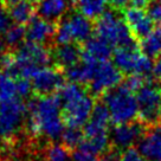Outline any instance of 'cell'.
I'll return each instance as SVG.
<instances>
[{
  "instance_id": "5",
  "label": "cell",
  "mask_w": 161,
  "mask_h": 161,
  "mask_svg": "<svg viewBox=\"0 0 161 161\" xmlns=\"http://www.w3.org/2000/svg\"><path fill=\"white\" fill-rule=\"evenodd\" d=\"M95 36L107 42L114 49L126 46H139V42L131 35L123 15L117 10H108L97 19Z\"/></svg>"
},
{
  "instance_id": "4",
  "label": "cell",
  "mask_w": 161,
  "mask_h": 161,
  "mask_svg": "<svg viewBox=\"0 0 161 161\" xmlns=\"http://www.w3.org/2000/svg\"><path fill=\"white\" fill-rule=\"evenodd\" d=\"M102 102L107 107L114 125L127 123L137 119L139 107L135 92L123 82L102 95Z\"/></svg>"
},
{
  "instance_id": "28",
  "label": "cell",
  "mask_w": 161,
  "mask_h": 161,
  "mask_svg": "<svg viewBox=\"0 0 161 161\" xmlns=\"http://www.w3.org/2000/svg\"><path fill=\"white\" fill-rule=\"evenodd\" d=\"M151 0H109L110 5L115 10H125L127 7H143L146 8Z\"/></svg>"
},
{
  "instance_id": "7",
  "label": "cell",
  "mask_w": 161,
  "mask_h": 161,
  "mask_svg": "<svg viewBox=\"0 0 161 161\" xmlns=\"http://www.w3.org/2000/svg\"><path fill=\"white\" fill-rule=\"evenodd\" d=\"M92 20L77 12H71L56 24L55 40L57 44H84L94 36Z\"/></svg>"
},
{
  "instance_id": "18",
  "label": "cell",
  "mask_w": 161,
  "mask_h": 161,
  "mask_svg": "<svg viewBox=\"0 0 161 161\" xmlns=\"http://www.w3.org/2000/svg\"><path fill=\"white\" fill-rule=\"evenodd\" d=\"M75 0H38L36 3V12L40 18L57 24L64 18Z\"/></svg>"
},
{
  "instance_id": "23",
  "label": "cell",
  "mask_w": 161,
  "mask_h": 161,
  "mask_svg": "<svg viewBox=\"0 0 161 161\" xmlns=\"http://www.w3.org/2000/svg\"><path fill=\"white\" fill-rule=\"evenodd\" d=\"M60 140L66 148H69L70 151H74L84 140L83 129L80 127L65 126L64 130L62 133V136H60Z\"/></svg>"
},
{
  "instance_id": "25",
  "label": "cell",
  "mask_w": 161,
  "mask_h": 161,
  "mask_svg": "<svg viewBox=\"0 0 161 161\" xmlns=\"http://www.w3.org/2000/svg\"><path fill=\"white\" fill-rule=\"evenodd\" d=\"M70 149L63 143H50L45 149V161H70Z\"/></svg>"
},
{
  "instance_id": "26",
  "label": "cell",
  "mask_w": 161,
  "mask_h": 161,
  "mask_svg": "<svg viewBox=\"0 0 161 161\" xmlns=\"http://www.w3.org/2000/svg\"><path fill=\"white\" fill-rule=\"evenodd\" d=\"M71 158L74 161H98V155H96L94 152L88 149L82 143L72 151Z\"/></svg>"
},
{
  "instance_id": "20",
  "label": "cell",
  "mask_w": 161,
  "mask_h": 161,
  "mask_svg": "<svg viewBox=\"0 0 161 161\" xmlns=\"http://www.w3.org/2000/svg\"><path fill=\"white\" fill-rule=\"evenodd\" d=\"M11 18L14 24L26 25L32 18L36 11L33 3L30 0H15L12 4L7 5Z\"/></svg>"
},
{
  "instance_id": "30",
  "label": "cell",
  "mask_w": 161,
  "mask_h": 161,
  "mask_svg": "<svg viewBox=\"0 0 161 161\" xmlns=\"http://www.w3.org/2000/svg\"><path fill=\"white\" fill-rule=\"evenodd\" d=\"M153 74L155 77L161 80V55L158 56L154 62V68H153Z\"/></svg>"
},
{
  "instance_id": "1",
  "label": "cell",
  "mask_w": 161,
  "mask_h": 161,
  "mask_svg": "<svg viewBox=\"0 0 161 161\" xmlns=\"http://www.w3.org/2000/svg\"><path fill=\"white\" fill-rule=\"evenodd\" d=\"M26 129L36 139L56 141L65 128L57 94L36 96L27 104Z\"/></svg>"
},
{
  "instance_id": "27",
  "label": "cell",
  "mask_w": 161,
  "mask_h": 161,
  "mask_svg": "<svg viewBox=\"0 0 161 161\" xmlns=\"http://www.w3.org/2000/svg\"><path fill=\"white\" fill-rule=\"evenodd\" d=\"M13 20L11 18L10 11L7 5L0 1V35L4 36L8 31L11 26L13 25Z\"/></svg>"
},
{
  "instance_id": "32",
  "label": "cell",
  "mask_w": 161,
  "mask_h": 161,
  "mask_svg": "<svg viewBox=\"0 0 161 161\" xmlns=\"http://www.w3.org/2000/svg\"><path fill=\"white\" fill-rule=\"evenodd\" d=\"M98 161H116V160L113 158V155H108V156H106V158H103V159H101V160H98Z\"/></svg>"
},
{
  "instance_id": "9",
  "label": "cell",
  "mask_w": 161,
  "mask_h": 161,
  "mask_svg": "<svg viewBox=\"0 0 161 161\" xmlns=\"http://www.w3.org/2000/svg\"><path fill=\"white\" fill-rule=\"evenodd\" d=\"M135 96L139 107L137 120L147 127L160 123L161 86L149 78L135 91Z\"/></svg>"
},
{
  "instance_id": "29",
  "label": "cell",
  "mask_w": 161,
  "mask_h": 161,
  "mask_svg": "<svg viewBox=\"0 0 161 161\" xmlns=\"http://www.w3.org/2000/svg\"><path fill=\"white\" fill-rule=\"evenodd\" d=\"M117 161H147V159L141 154L139 148L129 147V148L121 152Z\"/></svg>"
},
{
  "instance_id": "36",
  "label": "cell",
  "mask_w": 161,
  "mask_h": 161,
  "mask_svg": "<svg viewBox=\"0 0 161 161\" xmlns=\"http://www.w3.org/2000/svg\"><path fill=\"white\" fill-rule=\"evenodd\" d=\"M160 86H161V84H160Z\"/></svg>"
},
{
  "instance_id": "16",
  "label": "cell",
  "mask_w": 161,
  "mask_h": 161,
  "mask_svg": "<svg viewBox=\"0 0 161 161\" xmlns=\"http://www.w3.org/2000/svg\"><path fill=\"white\" fill-rule=\"evenodd\" d=\"M82 51L83 49L80 47V44H57L56 47L50 50L51 60L55 63V66L65 71L80 63L82 59Z\"/></svg>"
},
{
  "instance_id": "14",
  "label": "cell",
  "mask_w": 161,
  "mask_h": 161,
  "mask_svg": "<svg viewBox=\"0 0 161 161\" xmlns=\"http://www.w3.org/2000/svg\"><path fill=\"white\" fill-rule=\"evenodd\" d=\"M30 80L15 77L8 72H0V101L10 98H27L32 94Z\"/></svg>"
},
{
  "instance_id": "21",
  "label": "cell",
  "mask_w": 161,
  "mask_h": 161,
  "mask_svg": "<svg viewBox=\"0 0 161 161\" xmlns=\"http://www.w3.org/2000/svg\"><path fill=\"white\" fill-rule=\"evenodd\" d=\"M109 5V0H75L77 11L91 20L101 18L108 11Z\"/></svg>"
},
{
  "instance_id": "35",
  "label": "cell",
  "mask_w": 161,
  "mask_h": 161,
  "mask_svg": "<svg viewBox=\"0 0 161 161\" xmlns=\"http://www.w3.org/2000/svg\"><path fill=\"white\" fill-rule=\"evenodd\" d=\"M155 161H158V160H155Z\"/></svg>"
},
{
  "instance_id": "15",
  "label": "cell",
  "mask_w": 161,
  "mask_h": 161,
  "mask_svg": "<svg viewBox=\"0 0 161 161\" xmlns=\"http://www.w3.org/2000/svg\"><path fill=\"white\" fill-rule=\"evenodd\" d=\"M56 25L47 20L40 18L39 15L33 17L25 25V39L31 43L43 44L55 39Z\"/></svg>"
},
{
  "instance_id": "17",
  "label": "cell",
  "mask_w": 161,
  "mask_h": 161,
  "mask_svg": "<svg viewBox=\"0 0 161 161\" xmlns=\"http://www.w3.org/2000/svg\"><path fill=\"white\" fill-rule=\"evenodd\" d=\"M137 148L147 160L161 161V123L147 127Z\"/></svg>"
},
{
  "instance_id": "34",
  "label": "cell",
  "mask_w": 161,
  "mask_h": 161,
  "mask_svg": "<svg viewBox=\"0 0 161 161\" xmlns=\"http://www.w3.org/2000/svg\"><path fill=\"white\" fill-rule=\"evenodd\" d=\"M0 142H1V141H0ZM0 151H1V148H0Z\"/></svg>"
},
{
  "instance_id": "8",
  "label": "cell",
  "mask_w": 161,
  "mask_h": 161,
  "mask_svg": "<svg viewBox=\"0 0 161 161\" xmlns=\"http://www.w3.org/2000/svg\"><path fill=\"white\" fill-rule=\"evenodd\" d=\"M113 63L119 70L127 76H140L146 80L152 78L154 64L147 57L140 46L117 47L113 53Z\"/></svg>"
},
{
  "instance_id": "6",
  "label": "cell",
  "mask_w": 161,
  "mask_h": 161,
  "mask_svg": "<svg viewBox=\"0 0 161 161\" xmlns=\"http://www.w3.org/2000/svg\"><path fill=\"white\" fill-rule=\"evenodd\" d=\"M27 104L24 98L0 101V141L12 142L27 121Z\"/></svg>"
},
{
  "instance_id": "13",
  "label": "cell",
  "mask_w": 161,
  "mask_h": 161,
  "mask_svg": "<svg viewBox=\"0 0 161 161\" xmlns=\"http://www.w3.org/2000/svg\"><path fill=\"white\" fill-rule=\"evenodd\" d=\"M123 18L137 42L143 40L155 29V21L152 19L147 8L143 7H127L123 12Z\"/></svg>"
},
{
  "instance_id": "12",
  "label": "cell",
  "mask_w": 161,
  "mask_h": 161,
  "mask_svg": "<svg viewBox=\"0 0 161 161\" xmlns=\"http://www.w3.org/2000/svg\"><path fill=\"white\" fill-rule=\"evenodd\" d=\"M146 129L147 126L139 120L114 125L110 128V145L115 151L121 152L129 147H134L141 140Z\"/></svg>"
},
{
  "instance_id": "11",
  "label": "cell",
  "mask_w": 161,
  "mask_h": 161,
  "mask_svg": "<svg viewBox=\"0 0 161 161\" xmlns=\"http://www.w3.org/2000/svg\"><path fill=\"white\" fill-rule=\"evenodd\" d=\"M32 91L36 96L55 95L65 84V75L57 66H43L30 78Z\"/></svg>"
},
{
  "instance_id": "2",
  "label": "cell",
  "mask_w": 161,
  "mask_h": 161,
  "mask_svg": "<svg viewBox=\"0 0 161 161\" xmlns=\"http://www.w3.org/2000/svg\"><path fill=\"white\" fill-rule=\"evenodd\" d=\"M57 96L65 126L82 128L88 122L96 106L90 90L86 86L69 82L58 90Z\"/></svg>"
},
{
  "instance_id": "19",
  "label": "cell",
  "mask_w": 161,
  "mask_h": 161,
  "mask_svg": "<svg viewBox=\"0 0 161 161\" xmlns=\"http://www.w3.org/2000/svg\"><path fill=\"white\" fill-rule=\"evenodd\" d=\"M114 53V47L107 42L98 38L97 36H92L86 43L82 51V59L91 60V62H103L109 60Z\"/></svg>"
},
{
  "instance_id": "22",
  "label": "cell",
  "mask_w": 161,
  "mask_h": 161,
  "mask_svg": "<svg viewBox=\"0 0 161 161\" xmlns=\"http://www.w3.org/2000/svg\"><path fill=\"white\" fill-rule=\"evenodd\" d=\"M141 51L151 59L161 55V24L156 26L143 40L140 42Z\"/></svg>"
},
{
  "instance_id": "33",
  "label": "cell",
  "mask_w": 161,
  "mask_h": 161,
  "mask_svg": "<svg viewBox=\"0 0 161 161\" xmlns=\"http://www.w3.org/2000/svg\"><path fill=\"white\" fill-rule=\"evenodd\" d=\"M1 3H4L5 5H10V4H12L13 1H15V0H0Z\"/></svg>"
},
{
  "instance_id": "31",
  "label": "cell",
  "mask_w": 161,
  "mask_h": 161,
  "mask_svg": "<svg viewBox=\"0 0 161 161\" xmlns=\"http://www.w3.org/2000/svg\"><path fill=\"white\" fill-rule=\"evenodd\" d=\"M5 55H6V45L5 43H4V40L0 39V65L3 63V59H4Z\"/></svg>"
},
{
  "instance_id": "3",
  "label": "cell",
  "mask_w": 161,
  "mask_h": 161,
  "mask_svg": "<svg viewBox=\"0 0 161 161\" xmlns=\"http://www.w3.org/2000/svg\"><path fill=\"white\" fill-rule=\"evenodd\" d=\"M110 116L103 102L96 103L89 120L83 126V146L100 156L110 148Z\"/></svg>"
},
{
  "instance_id": "24",
  "label": "cell",
  "mask_w": 161,
  "mask_h": 161,
  "mask_svg": "<svg viewBox=\"0 0 161 161\" xmlns=\"http://www.w3.org/2000/svg\"><path fill=\"white\" fill-rule=\"evenodd\" d=\"M4 43L6 47L11 49H18L25 40V26L19 24H13L8 31L4 35Z\"/></svg>"
},
{
  "instance_id": "10",
  "label": "cell",
  "mask_w": 161,
  "mask_h": 161,
  "mask_svg": "<svg viewBox=\"0 0 161 161\" xmlns=\"http://www.w3.org/2000/svg\"><path fill=\"white\" fill-rule=\"evenodd\" d=\"M123 74L109 60L97 62L94 68L88 89L92 95H104L107 91L122 83Z\"/></svg>"
}]
</instances>
